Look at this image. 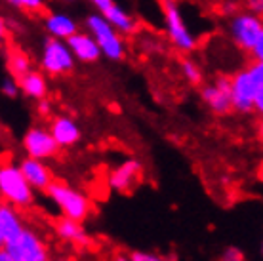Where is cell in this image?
<instances>
[{
  "label": "cell",
  "mask_w": 263,
  "mask_h": 261,
  "mask_svg": "<svg viewBox=\"0 0 263 261\" xmlns=\"http://www.w3.org/2000/svg\"><path fill=\"white\" fill-rule=\"evenodd\" d=\"M231 82H233V88H231L233 109L242 113V115H250L256 111V98L259 88H257L256 80L252 79L250 69L244 67V69L237 71L231 77Z\"/></svg>",
  "instance_id": "9c48e42d"
},
{
  "label": "cell",
  "mask_w": 263,
  "mask_h": 261,
  "mask_svg": "<svg viewBox=\"0 0 263 261\" xmlns=\"http://www.w3.org/2000/svg\"><path fill=\"white\" fill-rule=\"evenodd\" d=\"M74 53L69 48L67 40L61 39H46L42 53H40V69L48 77H63L74 69Z\"/></svg>",
  "instance_id": "5b68a950"
},
{
  "label": "cell",
  "mask_w": 263,
  "mask_h": 261,
  "mask_svg": "<svg viewBox=\"0 0 263 261\" xmlns=\"http://www.w3.org/2000/svg\"><path fill=\"white\" fill-rule=\"evenodd\" d=\"M257 136H259V139L263 141V120L259 122V126H257Z\"/></svg>",
  "instance_id": "d6a6232c"
},
{
  "label": "cell",
  "mask_w": 263,
  "mask_h": 261,
  "mask_svg": "<svg viewBox=\"0 0 263 261\" xmlns=\"http://www.w3.org/2000/svg\"><path fill=\"white\" fill-rule=\"evenodd\" d=\"M252 58V61H261L263 63V31H261V34H259V39H257V42H256V46L252 48V52L248 53Z\"/></svg>",
  "instance_id": "484cf974"
},
{
  "label": "cell",
  "mask_w": 263,
  "mask_h": 261,
  "mask_svg": "<svg viewBox=\"0 0 263 261\" xmlns=\"http://www.w3.org/2000/svg\"><path fill=\"white\" fill-rule=\"evenodd\" d=\"M130 259L132 261H166L155 254H149V252H132Z\"/></svg>",
  "instance_id": "4316f807"
},
{
  "label": "cell",
  "mask_w": 263,
  "mask_h": 261,
  "mask_svg": "<svg viewBox=\"0 0 263 261\" xmlns=\"http://www.w3.org/2000/svg\"><path fill=\"white\" fill-rule=\"evenodd\" d=\"M25 229V223L13 204L4 202L0 206V244L2 246L17 240Z\"/></svg>",
  "instance_id": "4fadbf2b"
},
{
  "label": "cell",
  "mask_w": 263,
  "mask_h": 261,
  "mask_svg": "<svg viewBox=\"0 0 263 261\" xmlns=\"http://www.w3.org/2000/svg\"><path fill=\"white\" fill-rule=\"evenodd\" d=\"M55 261H72V259H67V257H61V259H55Z\"/></svg>",
  "instance_id": "836d02e7"
},
{
  "label": "cell",
  "mask_w": 263,
  "mask_h": 261,
  "mask_svg": "<svg viewBox=\"0 0 263 261\" xmlns=\"http://www.w3.org/2000/svg\"><path fill=\"white\" fill-rule=\"evenodd\" d=\"M115 261H132L130 255H124V254H119L117 257H115Z\"/></svg>",
  "instance_id": "1f68e13d"
},
{
  "label": "cell",
  "mask_w": 263,
  "mask_h": 261,
  "mask_svg": "<svg viewBox=\"0 0 263 261\" xmlns=\"http://www.w3.org/2000/svg\"><path fill=\"white\" fill-rule=\"evenodd\" d=\"M0 193L4 202L13 204L15 208H29L34 200L33 185L23 176L20 164L4 162L0 168Z\"/></svg>",
  "instance_id": "6da1fadb"
},
{
  "label": "cell",
  "mask_w": 263,
  "mask_h": 261,
  "mask_svg": "<svg viewBox=\"0 0 263 261\" xmlns=\"http://www.w3.org/2000/svg\"><path fill=\"white\" fill-rule=\"evenodd\" d=\"M179 69H181L183 79L191 86H200L204 82L202 69L197 65V61H193V59H189V58H183L181 63H179Z\"/></svg>",
  "instance_id": "44dd1931"
},
{
  "label": "cell",
  "mask_w": 263,
  "mask_h": 261,
  "mask_svg": "<svg viewBox=\"0 0 263 261\" xmlns=\"http://www.w3.org/2000/svg\"><path fill=\"white\" fill-rule=\"evenodd\" d=\"M50 132L53 134L55 141L61 145V147H72L80 141L82 137V132H80L79 124L72 120L71 117H53L52 122H50Z\"/></svg>",
  "instance_id": "9a60e30c"
},
{
  "label": "cell",
  "mask_w": 263,
  "mask_h": 261,
  "mask_svg": "<svg viewBox=\"0 0 263 261\" xmlns=\"http://www.w3.org/2000/svg\"><path fill=\"white\" fill-rule=\"evenodd\" d=\"M219 261H244L242 250L235 248V246H229V248L223 250V254H221Z\"/></svg>",
  "instance_id": "cb8c5ba5"
},
{
  "label": "cell",
  "mask_w": 263,
  "mask_h": 261,
  "mask_svg": "<svg viewBox=\"0 0 263 261\" xmlns=\"http://www.w3.org/2000/svg\"><path fill=\"white\" fill-rule=\"evenodd\" d=\"M10 6L25 13H44V0H6Z\"/></svg>",
  "instance_id": "7402d4cb"
},
{
  "label": "cell",
  "mask_w": 263,
  "mask_h": 261,
  "mask_svg": "<svg viewBox=\"0 0 263 261\" xmlns=\"http://www.w3.org/2000/svg\"><path fill=\"white\" fill-rule=\"evenodd\" d=\"M160 8H162V17H164V31L170 44L181 53L197 50L198 42L185 23L178 0H160Z\"/></svg>",
  "instance_id": "7a4b0ae2"
},
{
  "label": "cell",
  "mask_w": 263,
  "mask_h": 261,
  "mask_svg": "<svg viewBox=\"0 0 263 261\" xmlns=\"http://www.w3.org/2000/svg\"><path fill=\"white\" fill-rule=\"evenodd\" d=\"M105 20L111 23L120 34H136L138 33V21L130 12H126L124 8H120L119 4H112L103 12Z\"/></svg>",
  "instance_id": "d6986e66"
},
{
  "label": "cell",
  "mask_w": 263,
  "mask_h": 261,
  "mask_svg": "<svg viewBox=\"0 0 263 261\" xmlns=\"http://www.w3.org/2000/svg\"><path fill=\"white\" fill-rule=\"evenodd\" d=\"M67 44L72 50L74 58L82 63H96L103 55L98 40L93 39V34L88 33V31H77L72 36L67 39Z\"/></svg>",
  "instance_id": "8fae6325"
},
{
  "label": "cell",
  "mask_w": 263,
  "mask_h": 261,
  "mask_svg": "<svg viewBox=\"0 0 263 261\" xmlns=\"http://www.w3.org/2000/svg\"><path fill=\"white\" fill-rule=\"evenodd\" d=\"M6 71L10 77L21 80L25 74L33 71L31 65V58L25 50H21L17 46H8L6 48Z\"/></svg>",
  "instance_id": "ac0fdd59"
},
{
  "label": "cell",
  "mask_w": 263,
  "mask_h": 261,
  "mask_svg": "<svg viewBox=\"0 0 263 261\" xmlns=\"http://www.w3.org/2000/svg\"><path fill=\"white\" fill-rule=\"evenodd\" d=\"M46 195L52 198V202L61 210V214L65 217H71L77 221H86L90 212H92L90 198L84 193H80L63 181L53 179L52 185L46 189Z\"/></svg>",
  "instance_id": "3957f363"
},
{
  "label": "cell",
  "mask_w": 263,
  "mask_h": 261,
  "mask_svg": "<svg viewBox=\"0 0 263 261\" xmlns=\"http://www.w3.org/2000/svg\"><path fill=\"white\" fill-rule=\"evenodd\" d=\"M69 2H72V0H69Z\"/></svg>",
  "instance_id": "d590c367"
},
{
  "label": "cell",
  "mask_w": 263,
  "mask_h": 261,
  "mask_svg": "<svg viewBox=\"0 0 263 261\" xmlns=\"http://www.w3.org/2000/svg\"><path fill=\"white\" fill-rule=\"evenodd\" d=\"M44 29H46L48 34L53 36V39L67 40L69 36H72V34L79 31V25L67 13L50 12L44 15Z\"/></svg>",
  "instance_id": "e0dca14e"
},
{
  "label": "cell",
  "mask_w": 263,
  "mask_h": 261,
  "mask_svg": "<svg viewBox=\"0 0 263 261\" xmlns=\"http://www.w3.org/2000/svg\"><path fill=\"white\" fill-rule=\"evenodd\" d=\"M2 250H6L13 261H50L46 244L29 227L21 233L17 240L4 244Z\"/></svg>",
  "instance_id": "52a82bcc"
},
{
  "label": "cell",
  "mask_w": 263,
  "mask_h": 261,
  "mask_svg": "<svg viewBox=\"0 0 263 261\" xmlns=\"http://www.w3.org/2000/svg\"><path fill=\"white\" fill-rule=\"evenodd\" d=\"M242 4L248 12L256 13V15L263 17V0H242Z\"/></svg>",
  "instance_id": "d4e9b609"
},
{
  "label": "cell",
  "mask_w": 263,
  "mask_h": 261,
  "mask_svg": "<svg viewBox=\"0 0 263 261\" xmlns=\"http://www.w3.org/2000/svg\"><path fill=\"white\" fill-rule=\"evenodd\" d=\"M263 31V17L252 12H238L229 21V34L238 50L250 53Z\"/></svg>",
  "instance_id": "8992f818"
},
{
  "label": "cell",
  "mask_w": 263,
  "mask_h": 261,
  "mask_svg": "<svg viewBox=\"0 0 263 261\" xmlns=\"http://www.w3.org/2000/svg\"><path fill=\"white\" fill-rule=\"evenodd\" d=\"M256 113L263 118V88H259V91H257V98H256Z\"/></svg>",
  "instance_id": "f546056e"
},
{
  "label": "cell",
  "mask_w": 263,
  "mask_h": 261,
  "mask_svg": "<svg viewBox=\"0 0 263 261\" xmlns=\"http://www.w3.org/2000/svg\"><path fill=\"white\" fill-rule=\"evenodd\" d=\"M0 261H13V259L10 257V254H8L6 250H2V252H0Z\"/></svg>",
  "instance_id": "4dcf8cb0"
},
{
  "label": "cell",
  "mask_w": 263,
  "mask_h": 261,
  "mask_svg": "<svg viewBox=\"0 0 263 261\" xmlns=\"http://www.w3.org/2000/svg\"><path fill=\"white\" fill-rule=\"evenodd\" d=\"M44 74H46V72H40V71H31L29 74H25V77L20 80L21 94L31 99H36V101L46 98L48 82Z\"/></svg>",
  "instance_id": "ffe728a7"
},
{
  "label": "cell",
  "mask_w": 263,
  "mask_h": 261,
  "mask_svg": "<svg viewBox=\"0 0 263 261\" xmlns=\"http://www.w3.org/2000/svg\"><path fill=\"white\" fill-rule=\"evenodd\" d=\"M88 2H90V4H92V6L96 8V10H98L99 13H103L107 10V8L115 4L112 0H88Z\"/></svg>",
  "instance_id": "83f0119b"
},
{
  "label": "cell",
  "mask_w": 263,
  "mask_h": 261,
  "mask_svg": "<svg viewBox=\"0 0 263 261\" xmlns=\"http://www.w3.org/2000/svg\"><path fill=\"white\" fill-rule=\"evenodd\" d=\"M20 91H21V86H20V80L17 79H13V77L8 74L6 79L2 80V94H4L6 98H10V99L17 98Z\"/></svg>",
  "instance_id": "603a6c76"
},
{
  "label": "cell",
  "mask_w": 263,
  "mask_h": 261,
  "mask_svg": "<svg viewBox=\"0 0 263 261\" xmlns=\"http://www.w3.org/2000/svg\"><path fill=\"white\" fill-rule=\"evenodd\" d=\"M39 113L42 117H50V115H52V105H50V101H48L46 98L39 101Z\"/></svg>",
  "instance_id": "f1b7e54d"
},
{
  "label": "cell",
  "mask_w": 263,
  "mask_h": 261,
  "mask_svg": "<svg viewBox=\"0 0 263 261\" xmlns=\"http://www.w3.org/2000/svg\"><path fill=\"white\" fill-rule=\"evenodd\" d=\"M231 88H233L231 77L221 74L212 84H204L200 88V99L217 117L229 115L231 111H235L233 109V94H231Z\"/></svg>",
  "instance_id": "ba28073f"
},
{
  "label": "cell",
  "mask_w": 263,
  "mask_h": 261,
  "mask_svg": "<svg viewBox=\"0 0 263 261\" xmlns=\"http://www.w3.org/2000/svg\"><path fill=\"white\" fill-rule=\"evenodd\" d=\"M20 168L23 172V176L27 177V181L33 185L34 191H46L53 181V176L50 168H48L44 160L33 157H25L20 162Z\"/></svg>",
  "instance_id": "5bb4252c"
},
{
  "label": "cell",
  "mask_w": 263,
  "mask_h": 261,
  "mask_svg": "<svg viewBox=\"0 0 263 261\" xmlns=\"http://www.w3.org/2000/svg\"><path fill=\"white\" fill-rule=\"evenodd\" d=\"M261 252H263V246H261Z\"/></svg>",
  "instance_id": "e575fe53"
},
{
  "label": "cell",
  "mask_w": 263,
  "mask_h": 261,
  "mask_svg": "<svg viewBox=\"0 0 263 261\" xmlns=\"http://www.w3.org/2000/svg\"><path fill=\"white\" fill-rule=\"evenodd\" d=\"M139 176H141V164L138 160H124V162L112 168L107 183L112 191H119V193H128V191L138 183Z\"/></svg>",
  "instance_id": "7c38bea8"
},
{
  "label": "cell",
  "mask_w": 263,
  "mask_h": 261,
  "mask_svg": "<svg viewBox=\"0 0 263 261\" xmlns=\"http://www.w3.org/2000/svg\"><path fill=\"white\" fill-rule=\"evenodd\" d=\"M23 149H25L27 157L40 158V160H48L58 155L61 145L55 141L53 134L50 132V128H42V126H34L31 130H27V134L23 136Z\"/></svg>",
  "instance_id": "30bf717a"
},
{
  "label": "cell",
  "mask_w": 263,
  "mask_h": 261,
  "mask_svg": "<svg viewBox=\"0 0 263 261\" xmlns=\"http://www.w3.org/2000/svg\"><path fill=\"white\" fill-rule=\"evenodd\" d=\"M55 233H58L61 240L71 242V244L80 246V248H86L90 244V235L82 227V221H77V219H71V217H60L55 221Z\"/></svg>",
  "instance_id": "2e32d148"
},
{
  "label": "cell",
  "mask_w": 263,
  "mask_h": 261,
  "mask_svg": "<svg viewBox=\"0 0 263 261\" xmlns=\"http://www.w3.org/2000/svg\"><path fill=\"white\" fill-rule=\"evenodd\" d=\"M84 27L88 33L93 34L98 40L99 48L107 59L111 61H122L126 58V44L122 40V34L105 20L103 13H92L84 21Z\"/></svg>",
  "instance_id": "277c9868"
}]
</instances>
